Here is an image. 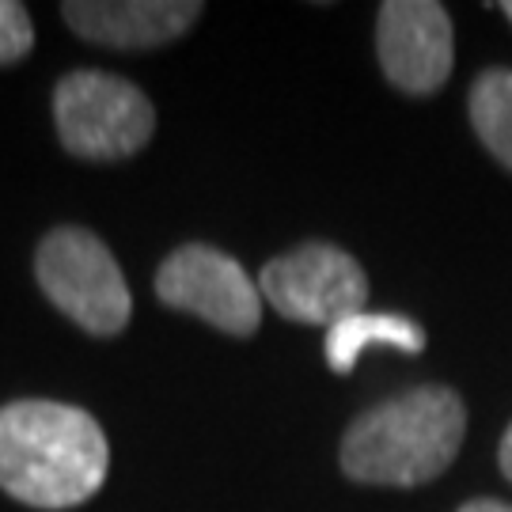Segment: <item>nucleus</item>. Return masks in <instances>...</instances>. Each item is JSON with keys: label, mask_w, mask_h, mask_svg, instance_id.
I'll use <instances>...</instances> for the list:
<instances>
[{"label": "nucleus", "mask_w": 512, "mask_h": 512, "mask_svg": "<svg viewBox=\"0 0 512 512\" xmlns=\"http://www.w3.org/2000/svg\"><path fill=\"white\" fill-rule=\"evenodd\" d=\"M110 448L99 421L69 403L0 406V490L31 509H76L99 494Z\"/></svg>", "instance_id": "1"}, {"label": "nucleus", "mask_w": 512, "mask_h": 512, "mask_svg": "<svg viewBox=\"0 0 512 512\" xmlns=\"http://www.w3.org/2000/svg\"><path fill=\"white\" fill-rule=\"evenodd\" d=\"M463 433L467 406L452 387H414L349 425L342 471L365 486H425L452 467Z\"/></svg>", "instance_id": "2"}, {"label": "nucleus", "mask_w": 512, "mask_h": 512, "mask_svg": "<svg viewBox=\"0 0 512 512\" xmlns=\"http://www.w3.org/2000/svg\"><path fill=\"white\" fill-rule=\"evenodd\" d=\"M54 122L61 145L73 156L110 164L148 145L156 110L137 84L99 69H80L57 84Z\"/></svg>", "instance_id": "3"}, {"label": "nucleus", "mask_w": 512, "mask_h": 512, "mask_svg": "<svg viewBox=\"0 0 512 512\" xmlns=\"http://www.w3.org/2000/svg\"><path fill=\"white\" fill-rule=\"evenodd\" d=\"M35 274L42 293L57 311H65L76 327L110 338L126 330L133 296L118 258L88 228H54L38 243Z\"/></svg>", "instance_id": "4"}, {"label": "nucleus", "mask_w": 512, "mask_h": 512, "mask_svg": "<svg viewBox=\"0 0 512 512\" xmlns=\"http://www.w3.org/2000/svg\"><path fill=\"white\" fill-rule=\"evenodd\" d=\"M258 293L270 300L277 315L293 323L334 327L338 319L365 311L368 277L342 247L311 239L262 266Z\"/></svg>", "instance_id": "5"}, {"label": "nucleus", "mask_w": 512, "mask_h": 512, "mask_svg": "<svg viewBox=\"0 0 512 512\" xmlns=\"http://www.w3.org/2000/svg\"><path fill=\"white\" fill-rule=\"evenodd\" d=\"M156 296L167 308L190 311L209 327L247 338L262 323V293L232 255L209 243H186L164 258Z\"/></svg>", "instance_id": "6"}, {"label": "nucleus", "mask_w": 512, "mask_h": 512, "mask_svg": "<svg viewBox=\"0 0 512 512\" xmlns=\"http://www.w3.org/2000/svg\"><path fill=\"white\" fill-rule=\"evenodd\" d=\"M376 54L384 76L406 95L444 88L456 61L452 19L437 0H387L376 19Z\"/></svg>", "instance_id": "7"}, {"label": "nucleus", "mask_w": 512, "mask_h": 512, "mask_svg": "<svg viewBox=\"0 0 512 512\" xmlns=\"http://www.w3.org/2000/svg\"><path fill=\"white\" fill-rule=\"evenodd\" d=\"M65 23L80 38L110 50H152L194 27L198 0H69Z\"/></svg>", "instance_id": "8"}, {"label": "nucleus", "mask_w": 512, "mask_h": 512, "mask_svg": "<svg viewBox=\"0 0 512 512\" xmlns=\"http://www.w3.org/2000/svg\"><path fill=\"white\" fill-rule=\"evenodd\" d=\"M372 346L421 353L425 349V330L414 319L391 315V311H357V315H346L334 327H327V365L338 376H349L353 365L361 361V353Z\"/></svg>", "instance_id": "9"}, {"label": "nucleus", "mask_w": 512, "mask_h": 512, "mask_svg": "<svg viewBox=\"0 0 512 512\" xmlns=\"http://www.w3.org/2000/svg\"><path fill=\"white\" fill-rule=\"evenodd\" d=\"M467 110L486 152L512 171V69L478 73L467 95Z\"/></svg>", "instance_id": "10"}, {"label": "nucleus", "mask_w": 512, "mask_h": 512, "mask_svg": "<svg viewBox=\"0 0 512 512\" xmlns=\"http://www.w3.org/2000/svg\"><path fill=\"white\" fill-rule=\"evenodd\" d=\"M35 46L31 12L16 0H0V65H16Z\"/></svg>", "instance_id": "11"}, {"label": "nucleus", "mask_w": 512, "mask_h": 512, "mask_svg": "<svg viewBox=\"0 0 512 512\" xmlns=\"http://www.w3.org/2000/svg\"><path fill=\"white\" fill-rule=\"evenodd\" d=\"M497 463H501V475L512 482V425L505 429V437H501V448H497Z\"/></svg>", "instance_id": "12"}, {"label": "nucleus", "mask_w": 512, "mask_h": 512, "mask_svg": "<svg viewBox=\"0 0 512 512\" xmlns=\"http://www.w3.org/2000/svg\"><path fill=\"white\" fill-rule=\"evenodd\" d=\"M459 512H512V505H505V501H494V497H478V501H467Z\"/></svg>", "instance_id": "13"}, {"label": "nucleus", "mask_w": 512, "mask_h": 512, "mask_svg": "<svg viewBox=\"0 0 512 512\" xmlns=\"http://www.w3.org/2000/svg\"><path fill=\"white\" fill-rule=\"evenodd\" d=\"M501 12H505V16H509V23H512V0H505V4H501Z\"/></svg>", "instance_id": "14"}]
</instances>
